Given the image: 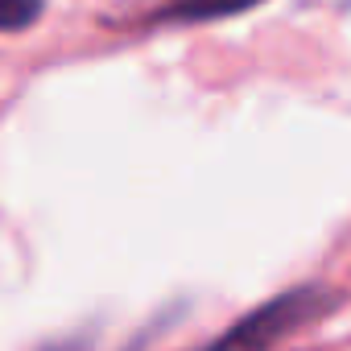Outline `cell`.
<instances>
[{
  "instance_id": "7a4b0ae2",
  "label": "cell",
  "mask_w": 351,
  "mask_h": 351,
  "mask_svg": "<svg viewBox=\"0 0 351 351\" xmlns=\"http://www.w3.org/2000/svg\"><path fill=\"white\" fill-rule=\"evenodd\" d=\"M252 5L265 0H169V5L153 9L145 21L149 25H199V21H219V17H236Z\"/></svg>"
},
{
  "instance_id": "3957f363",
  "label": "cell",
  "mask_w": 351,
  "mask_h": 351,
  "mask_svg": "<svg viewBox=\"0 0 351 351\" xmlns=\"http://www.w3.org/2000/svg\"><path fill=\"white\" fill-rule=\"evenodd\" d=\"M46 9V0H0V34L29 29Z\"/></svg>"
},
{
  "instance_id": "6da1fadb",
  "label": "cell",
  "mask_w": 351,
  "mask_h": 351,
  "mask_svg": "<svg viewBox=\"0 0 351 351\" xmlns=\"http://www.w3.org/2000/svg\"><path fill=\"white\" fill-rule=\"evenodd\" d=\"M330 306H335V293L330 289H318V285L289 289V293L273 298L269 306H261L256 314H248L244 322H236L219 343H211L203 351H269L273 343H281L298 326L322 318Z\"/></svg>"
}]
</instances>
